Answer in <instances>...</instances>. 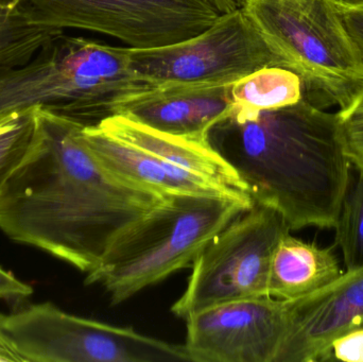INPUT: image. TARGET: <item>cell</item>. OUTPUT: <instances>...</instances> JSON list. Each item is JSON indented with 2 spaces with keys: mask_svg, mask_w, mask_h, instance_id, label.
Masks as SVG:
<instances>
[{
  "mask_svg": "<svg viewBox=\"0 0 363 362\" xmlns=\"http://www.w3.org/2000/svg\"><path fill=\"white\" fill-rule=\"evenodd\" d=\"M38 115L35 140L0 193V231L87 274L168 196L106 171L83 142L82 123L42 108Z\"/></svg>",
  "mask_w": 363,
  "mask_h": 362,
  "instance_id": "cell-1",
  "label": "cell"
},
{
  "mask_svg": "<svg viewBox=\"0 0 363 362\" xmlns=\"http://www.w3.org/2000/svg\"><path fill=\"white\" fill-rule=\"evenodd\" d=\"M211 146L236 170L254 203L277 210L291 231L335 229L351 185L339 112L308 100L228 115L208 133Z\"/></svg>",
  "mask_w": 363,
  "mask_h": 362,
  "instance_id": "cell-2",
  "label": "cell"
},
{
  "mask_svg": "<svg viewBox=\"0 0 363 362\" xmlns=\"http://www.w3.org/2000/svg\"><path fill=\"white\" fill-rule=\"evenodd\" d=\"M150 89L132 68L130 48L62 32L23 65L0 68V114L38 106L96 127Z\"/></svg>",
  "mask_w": 363,
  "mask_h": 362,
  "instance_id": "cell-3",
  "label": "cell"
},
{
  "mask_svg": "<svg viewBox=\"0 0 363 362\" xmlns=\"http://www.w3.org/2000/svg\"><path fill=\"white\" fill-rule=\"evenodd\" d=\"M253 205L221 196H168L115 240L85 284L101 285L113 305L123 303L192 267L209 240Z\"/></svg>",
  "mask_w": 363,
  "mask_h": 362,
  "instance_id": "cell-4",
  "label": "cell"
},
{
  "mask_svg": "<svg viewBox=\"0 0 363 362\" xmlns=\"http://www.w3.org/2000/svg\"><path fill=\"white\" fill-rule=\"evenodd\" d=\"M339 0H250L243 8L289 69L305 99L345 111L363 91V60L347 33Z\"/></svg>",
  "mask_w": 363,
  "mask_h": 362,
  "instance_id": "cell-5",
  "label": "cell"
},
{
  "mask_svg": "<svg viewBox=\"0 0 363 362\" xmlns=\"http://www.w3.org/2000/svg\"><path fill=\"white\" fill-rule=\"evenodd\" d=\"M0 340L21 362H183L184 346L82 318L50 302L0 314Z\"/></svg>",
  "mask_w": 363,
  "mask_h": 362,
  "instance_id": "cell-6",
  "label": "cell"
},
{
  "mask_svg": "<svg viewBox=\"0 0 363 362\" xmlns=\"http://www.w3.org/2000/svg\"><path fill=\"white\" fill-rule=\"evenodd\" d=\"M290 231L277 210L254 203L204 247L172 314L186 320L226 302L269 295L271 259Z\"/></svg>",
  "mask_w": 363,
  "mask_h": 362,
  "instance_id": "cell-7",
  "label": "cell"
},
{
  "mask_svg": "<svg viewBox=\"0 0 363 362\" xmlns=\"http://www.w3.org/2000/svg\"><path fill=\"white\" fill-rule=\"evenodd\" d=\"M19 6L34 27L97 32L134 49L183 42L221 15L208 0H19Z\"/></svg>",
  "mask_w": 363,
  "mask_h": 362,
  "instance_id": "cell-8",
  "label": "cell"
},
{
  "mask_svg": "<svg viewBox=\"0 0 363 362\" xmlns=\"http://www.w3.org/2000/svg\"><path fill=\"white\" fill-rule=\"evenodd\" d=\"M134 72L153 87L234 84L267 67L288 68L245 11L224 13L205 31L177 44L130 48Z\"/></svg>",
  "mask_w": 363,
  "mask_h": 362,
  "instance_id": "cell-9",
  "label": "cell"
},
{
  "mask_svg": "<svg viewBox=\"0 0 363 362\" xmlns=\"http://www.w3.org/2000/svg\"><path fill=\"white\" fill-rule=\"evenodd\" d=\"M191 362H274L285 333V301L271 295L226 302L186 319Z\"/></svg>",
  "mask_w": 363,
  "mask_h": 362,
  "instance_id": "cell-10",
  "label": "cell"
},
{
  "mask_svg": "<svg viewBox=\"0 0 363 362\" xmlns=\"http://www.w3.org/2000/svg\"><path fill=\"white\" fill-rule=\"evenodd\" d=\"M285 317L274 362L324 361L334 340L363 322V266L317 293L285 301Z\"/></svg>",
  "mask_w": 363,
  "mask_h": 362,
  "instance_id": "cell-11",
  "label": "cell"
},
{
  "mask_svg": "<svg viewBox=\"0 0 363 362\" xmlns=\"http://www.w3.org/2000/svg\"><path fill=\"white\" fill-rule=\"evenodd\" d=\"M232 85H159L129 98L118 115L164 133L208 142L211 128L232 112Z\"/></svg>",
  "mask_w": 363,
  "mask_h": 362,
  "instance_id": "cell-12",
  "label": "cell"
},
{
  "mask_svg": "<svg viewBox=\"0 0 363 362\" xmlns=\"http://www.w3.org/2000/svg\"><path fill=\"white\" fill-rule=\"evenodd\" d=\"M81 137L98 163L128 184L162 196H221L254 204L202 176L169 165L146 151L117 140L98 127H83Z\"/></svg>",
  "mask_w": 363,
  "mask_h": 362,
  "instance_id": "cell-13",
  "label": "cell"
},
{
  "mask_svg": "<svg viewBox=\"0 0 363 362\" xmlns=\"http://www.w3.org/2000/svg\"><path fill=\"white\" fill-rule=\"evenodd\" d=\"M96 127L169 165L202 176L243 199L253 201L236 170L209 142L164 133L123 115L110 117Z\"/></svg>",
  "mask_w": 363,
  "mask_h": 362,
  "instance_id": "cell-14",
  "label": "cell"
},
{
  "mask_svg": "<svg viewBox=\"0 0 363 362\" xmlns=\"http://www.w3.org/2000/svg\"><path fill=\"white\" fill-rule=\"evenodd\" d=\"M343 272L333 248H321L286 234L271 259L268 295L283 301L302 299L325 288Z\"/></svg>",
  "mask_w": 363,
  "mask_h": 362,
  "instance_id": "cell-15",
  "label": "cell"
},
{
  "mask_svg": "<svg viewBox=\"0 0 363 362\" xmlns=\"http://www.w3.org/2000/svg\"><path fill=\"white\" fill-rule=\"evenodd\" d=\"M303 99L304 83L298 72L279 66H267L232 85L230 115L249 118L262 111L294 106Z\"/></svg>",
  "mask_w": 363,
  "mask_h": 362,
  "instance_id": "cell-16",
  "label": "cell"
},
{
  "mask_svg": "<svg viewBox=\"0 0 363 362\" xmlns=\"http://www.w3.org/2000/svg\"><path fill=\"white\" fill-rule=\"evenodd\" d=\"M57 33L62 32L30 25L21 13L19 0H0V68L27 63Z\"/></svg>",
  "mask_w": 363,
  "mask_h": 362,
  "instance_id": "cell-17",
  "label": "cell"
},
{
  "mask_svg": "<svg viewBox=\"0 0 363 362\" xmlns=\"http://www.w3.org/2000/svg\"><path fill=\"white\" fill-rule=\"evenodd\" d=\"M38 106L0 114V193L35 140Z\"/></svg>",
  "mask_w": 363,
  "mask_h": 362,
  "instance_id": "cell-18",
  "label": "cell"
},
{
  "mask_svg": "<svg viewBox=\"0 0 363 362\" xmlns=\"http://www.w3.org/2000/svg\"><path fill=\"white\" fill-rule=\"evenodd\" d=\"M353 186L350 185L336 227V244L340 247L347 271L363 266V169Z\"/></svg>",
  "mask_w": 363,
  "mask_h": 362,
  "instance_id": "cell-19",
  "label": "cell"
},
{
  "mask_svg": "<svg viewBox=\"0 0 363 362\" xmlns=\"http://www.w3.org/2000/svg\"><path fill=\"white\" fill-rule=\"evenodd\" d=\"M339 114L347 157L356 169H363V91Z\"/></svg>",
  "mask_w": 363,
  "mask_h": 362,
  "instance_id": "cell-20",
  "label": "cell"
},
{
  "mask_svg": "<svg viewBox=\"0 0 363 362\" xmlns=\"http://www.w3.org/2000/svg\"><path fill=\"white\" fill-rule=\"evenodd\" d=\"M363 362V327L334 340L324 361Z\"/></svg>",
  "mask_w": 363,
  "mask_h": 362,
  "instance_id": "cell-21",
  "label": "cell"
},
{
  "mask_svg": "<svg viewBox=\"0 0 363 362\" xmlns=\"http://www.w3.org/2000/svg\"><path fill=\"white\" fill-rule=\"evenodd\" d=\"M338 9L347 33L363 60V4H350L339 0Z\"/></svg>",
  "mask_w": 363,
  "mask_h": 362,
  "instance_id": "cell-22",
  "label": "cell"
},
{
  "mask_svg": "<svg viewBox=\"0 0 363 362\" xmlns=\"http://www.w3.org/2000/svg\"><path fill=\"white\" fill-rule=\"evenodd\" d=\"M33 288L0 267V300L21 302L31 297Z\"/></svg>",
  "mask_w": 363,
  "mask_h": 362,
  "instance_id": "cell-23",
  "label": "cell"
},
{
  "mask_svg": "<svg viewBox=\"0 0 363 362\" xmlns=\"http://www.w3.org/2000/svg\"><path fill=\"white\" fill-rule=\"evenodd\" d=\"M221 14L242 10L250 0H208Z\"/></svg>",
  "mask_w": 363,
  "mask_h": 362,
  "instance_id": "cell-24",
  "label": "cell"
},
{
  "mask_svg": "<svg viewBox=\"0 0 363 362\" xmlns=\"http://www.w3.org/2000/svg\"><path fill=\"white\" fill-rule=\"evenodd\" d=\"M0 362H21L18 357L0 340Z\"/></svg>",
  "mask_w": 363,
  "mask_h": 362,
  "instance_id": "cell-25",
  "label": "cell"
},
{
  "mask_svg": "<svg viewBox=\"0 0 363 362\" xmlns=\"http://www.w3.org/2000/svg\"><path fill=\"white\" fill-rule=\"evenodd\" d=\"M343 1L350 2V4H363V0H343Z\"/></svg>",
  "mask_w": 363,
  "mask_h": 362,
  "instance_id": "cell-26",
  "label": "cell"
},
{
  "mask_svg": "<svg viewBox=\"0 0 363 362\" xmlns=\"http://www.w3.org/2000/svg\"><path fill=\"white\" fill-rule=\"evenodd\" d=\"M360 327H363V322L362 323V325H360ZM359 327V329H360Z\"/></svg>",
  "mask_w": 363,
  "mask_h": 362,
  "instance_id": "cell-27",
  "label": "cell"
}]
</instances>
